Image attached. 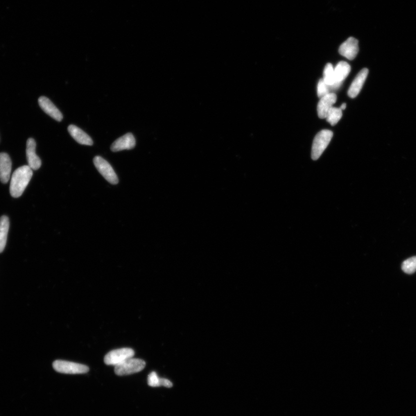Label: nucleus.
<instances>
[{"mask_svg": "<svg viewBox=\"0 0 416 416\" xmlns=\"http://www.w3.org/2000/svg\"><path fill=\"white\" fill-rule=\"evenodd\" d=\"M346 103H343L342 104V105L341 106H340V109H341L342 110H345L346 109Z\"/></svg>", "mask_w": 416, "mask_h": 416, "instance_id": "23", "label": "nucleus"}, {"mask_svg": "<svg viewBox=\"0 0 416 416\" xmlns=\"http://www.w3.org/2000/svg\"><path fill=\"white\" fill-rule=\"evenodd\" d=\"M94 164L97 169L103 177L110 184L116 185L119 182V179L114 172L112 166L103 157L96 156L95 157Z\"/></svg>", "mask_w": 416, "mask_h": 416, "instance_id": "6", "label": "nucleus"}, {"mask_svg": "<svg viewBox=\"0 0 416 416\" xmlns=\"http://www.w3.org/2000/svg\"><path fill=\"white\" fill-rule=\"evenodd\" d=\"M145 366V361L132 357L115 366L114 373L120 376L134 374L142 371Z\"/></svg>", "mask_w": 416, "mask_h": 416, "instance_id": "3", "label": "nucleus"}, {"mask_svg": "<svg viewBox=\"0 0 416 416\" xmlns=\"http://www.w3.org/2000/svg\"><path fill=\"white\" fill-rule=\"evenodd\" d=\"M9 228V221L8 217L2 216L0 217V253L4 250Z\"/></svg>", "mask_w": 416, "mask_h": 416, "instance_id": "15", "label": "nucleus"}, {"mask_svg": "<svg viewBox=\"0 0 416 416\" xmlns=\"http://www.w3.org/2000/svg\"><path fill=\"white\" fill-rule=\"evenodd\" d=\"M402 270L407 274H413L416 271V256L409 258L402 264Z\"/></svg>", "mask_w": 416, "mask_h": 416, "instance_id": "19", "label": "nucleus"}, {"mask_svg": "<svg viewBox=\"0 0 416 416\" xmlns=\"http://www.w3.org/2000/svg\"><path fill=\"white\" fill-rule=\"evenodd\" d=\"M33 174V170L28 166H21L14 171L10 184V195L14 198L22 195Z\"/></svg>", "mask_w": 416, "mask_h": 416, "instance_id": "1", "label": "nucleus"}, {"mask_svg": "<svg viewBox=\"0 0 416 416\" xmlns=\"http://www.w3.org/2000/svg\"><path fill=\"white\" fill-rule=\"evenodd\" d=\"M135 143L134 135L131 133H127L116 139L112 143L110 149L113 152H119L123 150H130L134 148Z\"/></svg>", "mask_w": 416, "mask_h": 416, "instance_id": "10", "label": "nucleus"}, {"mask_svg": "<svg viewBox=\"0 0 416 416\" xmlns=\"http://www.w3.org/2000/svg\"><path fill=\"white\" fill-rule=\"evenodd\" d=\"M323 80L325 84L331 86L335 83L334 69L331 63L327 64L324 70Z\"/></svg>", "mask_w": 416, "mask_h": 416, "instance_id": "18", "label": "nucleus"}, {"mask_svg": "<svg viewBox=\"0 0 416 416\" xmlns=\"http://www.w3.org/2000/svg\"><path fill=\"white\" fill-rule=\"evenodd\" d=\"M38 103L41 108L53 119L58 121L63 120L62 113L49 99L44 96L40 97L38 99Z\"/></svg>", "mask_w": 416, "mask_h": 416, "instance_id": "9", "label": "nucleus"}, {"mask_svg": "<svg viewBox=\"0 0 416 416\" xmlns=\"http://www.w3.org/2000/svg\"><path fill=\"white\" fill-rule=\"evenodd\" d=\"M12 170V161L8 154L0 153V181L6 184L9 180Z\"/></svg>", "mask_w": 416, "mask_h": 416, "instance_id": "13", "label": "nucleus"}, {"mask_svg": "<svg viewBox=\"0 0 416 416\" xmlns=\"http://www.w3.org/2000/svg\"><path fill=\"white\" fill-rule=\"evenodd\" d=\"M148 385L150 387H160L161 378L158 376L155 372H152L148 376Z\"/></svg>", "mask_w": 416, "mask_h": 416, "instance_id": "21", "label": "nucleus"}, {"mask_svg": "<svg viewBox=\"0 0 416 416\" xmlns=\"http://www.w3.org/2000/svg\"><path fill=\"white\" fill-rule=\"evenodd\" d=\"M330 93L329 86L325 84L323 79L319 81L317 85V96L319 98H323L324 96Z\"/></svg>", "mask_w": 416, "mask_h": 416, "instance_id": "20", "label": "nucleus"}, {"mask_svg": "<svg viewBox=\"0 0 416 416\" xmlns=\"http://www.w3.org/2000/svg\"><path fill=\"white\" fill-rule=\"evenodd\" d=\"M342 117V110L338 107H332L330 108L327 117L325 119H327V122L332 125L334 126L338 121L341 119Z\"/></svg>", "mask_w": 416, "mask_h": 416, "instance_id": "17", "label": "nucleus"}, {"mask_svg": "<svg viewBox=\"0 0 416 416\" xmlns=\"http://www.w3.org/2000/svg\"><path fill=\"white\" fill-rule=\"evenodd\" d=\"M333 137V132L328 130H322L315 135L312 145V159L317 160L328 146Z\"/></svg>", "mask_w": 416, "mask_h": 416, "instance_id": "2", "label": "nucleus"}, {"mask_svg": "<svg viewBox=\"0 0 416 416\" xmlns=\"http://www.w3.org/2000/svg\"><path fill=\"white\" fill-rule=\"evenodd\" d=\"M36 142L33 138H29L27 141L26 155L28 166L33 170H37L41 166V160L35 153Z\"/></svg>", "mask_w": 416, "mask_h": 416, "instance_id": "8", "label": "nucleus"}, {"mask_svg": "<svg viewBox=\"0 0 416 416\" xmlns=\"http://www.w3.org/2000/svg\"><path fill=\"white\" fill-rule=\"evenodd\" d=\"M135 354L134 350L131 348H121L110 351L104 357V363L107 365L115 366L124 361L133 357Z\"/></svg>", "mask_w": 416, "mask_h": 416, "instance_id": "5", "label": "nucleus"}, {"mask_svg": "<svg viewBox=\"0 0 416 416\" xmlns=\"http://www.w3.org/2000/svg\"><path fill=\"white\" fill-rule=\"evenodd\" d=\"M358 51H359L358 41L353 37L348 38L340 46L339 48L340 55L349 60H353L356 58Z\"/></svg>", "mask_w": 416, "mask_h": 416, "instance_id": "7", "label": "nucleus"}, {"mask_svg": "<svg viewBox=\"0 0 416 416\" xmlns=\"http://www.w3.org/2000/svg\"><path fill=\"white\" fill-rule=\"evenodd\" d=\"M351 67L345 62H340L334 69L335 83H342L349 75Z\"/></svg>", "mask_w": 416, "mask_h": 416, "instance_id": "16", "label": "nucleus"}, {"mask_svg": "<svg viewBox=\"0 0 416 416\" xmlns=\"http://www.w3.org/2000/svg\"><path fill=\"white\" fill-rule=\"evenodd\" d=\"M68 131H69L71 137L80 144L88 146L93 145V140L90 137V136L76 125H69L68 127Z\"/></svg>", "mask_w": 416, "mask_h": 416, "instance_id": "14", "label": "nucleus"}, {"mask_svg": "<svg viewBox=\"0 0 416 416\" xmlns=\"http://www.w3.org/2000/svg\"><path fill=\"white\" fill-rule=\"evenodd\" d=\"M368 73L369 70L367 69H364L357 74L347 92V95L349 98L354 99L359 94L366 79L368 77Z\"/></svg>", "mask_w": 416, "mask_h": 416, "instance_id": "12", "label": "nucleus"}, {"mask_svg": "<svg viewBox=\"0 0 416 416\" xmlns=\"http://www.w3.org/2000/svg\"><path fill=\"white\" fill-rule=\"evenodd\" d=\"M53 368L56 372L65 374H87L89 371L87 365L64 360L54 361Z\"/></svg>", "mask_w": 416, "mask_h": 416, "instance_id": "4", "label": "nucleus"}, {"mask_svg": "<svg viewBox=\"0 0 416 416\" xmlns=\"http://www.w3.org/2000/svg\"><path fill=\"white\" fill-rule=\"evenodd\" d=\"M173 386V383L169 381V380L161 378V386L167 387V388H171Z\"/></svg>", "mask_w": 416, "mask_h": 416, "instance_id": "22", "label": "nucleus"}, {"mask_svg": "<svg viewBox=\"0 0 416 416\" xmlns=\"http://www.w3.org/2000/svg\"><path fill=\"white\" fill-rule=\"evenodd\" d=\"M337 100V96L333 93H330L320 99L317 105V113L319 118L325 119L330 108Z\"/></svg>", "mask_w": 416, "mask_h": 416, "instance_id": "11", "label": "nucleus"}]
</instances>
